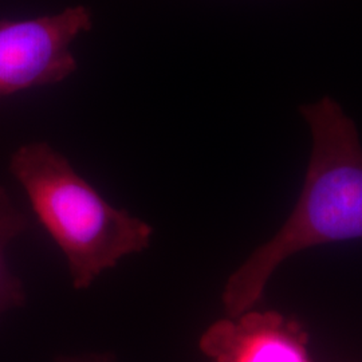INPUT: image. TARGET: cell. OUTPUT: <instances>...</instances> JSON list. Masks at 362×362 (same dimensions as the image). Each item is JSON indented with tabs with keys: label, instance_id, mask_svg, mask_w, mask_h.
Wrapping results in <instances>:
<instances>
[{
	"label": "cell",
	"instance_id": "obj_5",
	"mask_svg": "<svg viewBox=\"0 0 362 362\" xmlns=\"http://www.w3.org/2000/svg\"><path fill=\"white\" fill-rule=\"evenodd\" d=\"M28 228L26 215L15 207L7 191L0 187V315L25 305L26 296L22 282L10 272L6 250L15 238Z\"/></svg>",
	"mask_w": 362,
	"mask_h": 362
},
{
	"label": "cell",
	"instance_id": "obj_2",
	"mask_svg": "<svg viewBox=\"0 0 362 362\" xmlns=\"http://www.w3.org/2000/svg\"><path fill=\"white\" fill-rule=\"evenodd\" d=\"M10 169L39 221L64 251L77 290L88 288L124 257L149 247L152 227L112 207L52 145L21 146Z\"/></svg>",
	"mask_w": 362,
	"mask_h": 362
},
{
	"label": "cell",
	"instance_id": "obj_3",
	"mask_svg": "<svg viewBox=\"0 0 362 362\" xmlns=\"http://www.w3.org/2000/svg\"><path fill=\"white\" fill-rule=\"evenodd\" d=\"M91 28L93 15L83 6L34 19H0V98L74 74L71 45Z\"/></svg>",
	"mask_w": 362,
	"mask_h": 362
},
{
	"label": "cell",
	"instance_id": "obj_1",
	"mask_svg": "<svg viewBox=\"0 0 362 362\" xmlns=\"http://www.w3.org/2000/svg\"><path fill=\"white\" fill-rule=\"evenodd\" d=\"M313 139L297 207L269 243L233 272L223 291L230 318L252 309L276 267L317 245L362 239V146L354 122L333 98L303 105Z\"/></svg>",
	"mask_w": 362,
	"mask_h": 362
},
{
	"label": "cell",
	"instance_id": "obj_4",
	"mask_svg": "<svg viewBox=\"0 0 362 362\" xmlns=\"http://www.w3.org/2000/svg\"><path fill=\"white\" fill-rule=\"evenodd\" d=\"M214 362H311L308 334L276 311H246L211 325L199 342Z\"/></svg>",
	"mask_w": 362,
	"mask_h": 362
},
{
	"label": "cell",
	"instance_id": "obj_6",
	"mask_svg": "<svg viewBox=\"0 0 362 362\" xmlns=\"http://www.w3.org/2000/svg\"><path fill=\"white\" fill-rule=\"evenodd\" d=\"M57 362H112L110 356H93L82 358H59Z\"/></svg>",
	"mask_w": 362,
	"mask_h": 362
}]
</instances>
